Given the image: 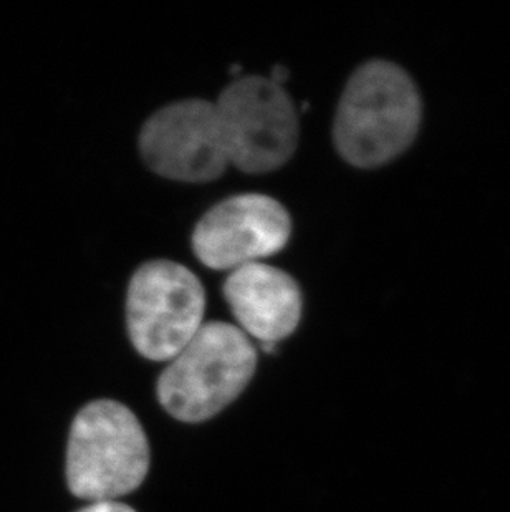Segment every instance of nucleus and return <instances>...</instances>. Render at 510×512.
Masks as SVG:
<instances>
[{
    "mask_svg": "<svg viewBox=\"0 0 510 512\" xmlns=\"http://www.w3.org/2000/svg\"><path fill=\"white\" fill-rule=\"evenodd\" d=\"M206 294L178 262L150 261L131 277L126 325L136 350L153 362L173 360L203 325Z\"/></svg>",
    "mask_w": 510,
    "mask_h": 512,
    "instance_id": "obj_5",
    "label": "nucleus"
},
{
    "mask_svg": "<svg viewBox=\"0 0 510 512\" xmlns=\"http://www.w3.org/2000/svg\"><path fill=\"white\" fill-rule=\"evenodd\" d=\"M290 234L292 219L284 204L265 194H239L204 214L191 244L204 266L234 271L282 251Z\"/></svg>",
    "mask_w": 510,
    "mask_h": 512,
    "instance_id": "obj_7",
    "label": "nucleus"
},
{
    "mask_svg": "<svg viewBox=\"0 0 510 512\" xmlns=\"http://www.w3.org/2000/svg\"><path fill=\"white\" fill-rule=\"evenodd\" d=\"M78 512H136L130 506L120 503V501H100V503H92L87 508H83Z\"/></svg>",
    "mask_w": 510,
    "mask_h": 512,
    "instance_id": "obj_9",
    "label": "nucleus"
},
{
    "mask_svg": "<svg viewBox=\"0 0 510 512\" xmlns=\"http://www.w3.org/2000/svg\"><path fill=\"white\" fill-rule=\"evenodd\" d=\"M148 469V438L128 406L97 400L75 416L68 438L67 483L77 498L116 501L140 488Z\"/></svg>",
    "mask_w": 510,
    "mask_h": 512,
    "instance_id": "obj_3",
    "label": "nucleus"
},
{
    "mask_svg": "<svg viewBox=\"0 0 510 512\" xmlns=\"http://www.w3.org/2000/svg\"><path fill=\"white\" fill-rule=\"evenodd\" d=\"M227 160L249 174L272 173L294 156L299 115L284 87L265 77H241L214 103Z\"/></svg>",
    "mask_w": 510,
    "mask_h": 512,
    "instance_id": "obj_4",
    "label": "nucleus"
},
{
    "mask_svg": "<svg viewBox=\"0 0 510 512\" xmlns=\"http://www.w3.org/2000/svg\"><path fill=\"white\" fill-rule=\"evenodd\" d=\"M255 365V347L239 327L203 324L161 373L159 403L184 423L209 420L246 390Z\"/></svg>",
    "mask_w": 510,
    "mask_h": 512,
    "instance_id": "obj_2",
    "label": "nucleus"
},
{
    "mask_svg": "<svg viewBox=\"0 0 510 512\" xmlns=\"http://www.w3.org/2000/svg\"><path fill=\"white\" fill-rule=\"evenodd\" d=\"M224 299L244 334L275 343L302 319V292L294 277L264 262L239 267L224 282Z\"/></svg>",
    "mask_w": 510,
    "mask_h": 512,
    "instance_id": "obj_8",
    "label": "nucleus"
},
{
    "mask_svg": "<svg viewBox=\"0 0 510 512\" xmlns=\"http://www.w3.org/2000/svg\"><path fill=\"white\" fill-rule=\"evenodd\" d=\"M269 78L272 82L282 87V85L287 82V78H289V70H287L284 65H275V67L272 68V73H270Z\"/></svg>",
    "mask_w": 510,
    "mask_h": 512,
    "instance_id": "obj_10",
    "label": "nucleus"
},
{
    "mask_svg": "<svg viewBox=\"0 0 510 512\" xmlns=\"http://www.w3.org/2000/svg\"><path fill=\"white\" fill-rule=\"evenodd\" d=\"M421 121L423 100L405 68L370 60L345 85L333 121V143L347 163L373 170L408 150Z\"/></svg>",
    "mask_w": 510,
    "mask_h": 512,
    "instance_id": "obj_1",
    "label": "nucleus"
},
{
    "mask_svg": "<svg viewBox=\"0 0 510 512\" xmlns=\"http://www.w3.org/2000/svg\"><path fill=\"white\" fill-rule=\"evenodd\" d=\"M138 145L154 173L183 183H209L229 165L216 107L201 98L159 108L141 128Z\"/></svg>",
    "mask_w": 510,
    "mask_h": 512,
    "instance_id": "obj_6",
    "label": "nucleus"
}]
</instances>
